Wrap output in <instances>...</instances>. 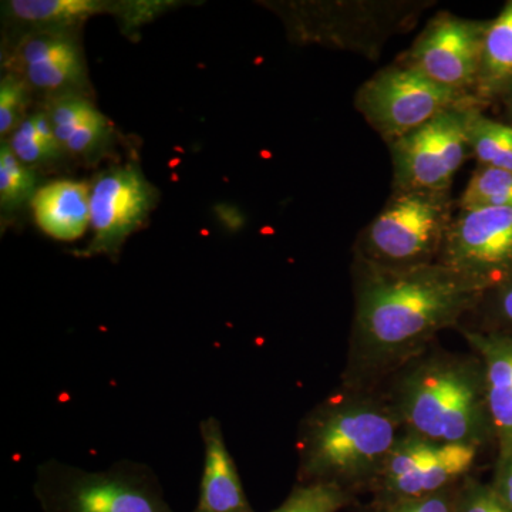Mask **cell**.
<instances>
[{
	"instance_id": "d4e9b609",
	"label": "cell",
	"mask_w": 512,
	"mask_h": 512,
	"mask_svg": "<svg viewBox=\"0 0 512 512\" xmlns=\"http://www.w3.org/2000/svg\"><path fill=\"white\" fill-rule=\"evenodd\" d=\"M6 143L12 153L29 167L55 160L60 154H64L59 144L46 140L36 130L32 116L23 120V123L10 134Z\"/></svg>"
},
{
	"instance_id": "ffe728a7",
	"label": "cell",
	"mask_w": 512,
	"mask_h": 512,
	"mask_svg": "<svg viewBox=\"0 0 512 512\" xmlns=\"http://www.w3.org/2000/svg\"><path fill=\"white\" fill-rule=\"evenodd\" d=\"M477 208H512V171L478 165L457 200V210Z\"/></svg>"
},
{
	"instance_id": "e0dca14e",
	"label": "cell",
	"mask_w": 512,
	"mask_h": 512,
	"mask_svg": "<svg viewBox=\"0 0 512 512\" xmlns=\"http://www.w3.org/2000/svg\"><path fill=\"white\" fill-rule=\"evenodd\" d=\"M512 80V0L490 20L484 36L483 56L474 100L480 109L501 100Z\"/></svg>"
},
{
	"instance_id": "7c38bea8",
	"label": "cell",
	"mask_w": 512,
	"mask_h": 512,
	"mask_svg": "<svg viewBox=\"0 0 512 512\" xmlns=\"http://www.w3.org/2000/svg\"><path fill=\"white\" fill-rule=\"evenodd\" d=\"M156 190L136 165L111 168L90 187L93 238L83 256H119L124 242L146 221Z\"/></svg>"
},
{
	"instance_id": "4dcf8cb0",
	"label": "cell",
	"mask_w": 512,
	"mask_h": 512,
	"mask_svg": "<svg viewBox=\"0 0 512 512\" xmlns=\"http://www.w3.org/2000/svg\"><path fill=\"white\" fill-rule=\"evenodd\" d=\"M501 103L504 104L505 111H507V116L510 117L512 121V80L510 84H508L507 89L501 97Z\"/></svg>"
},
{
	"instance_id": "4fadbf2b",
	"label": "cell",
	"mask_w": 512,
	"mask_h": 512,
	"mask_svg": "<svg viewBox=\"0 0 512 512\" xmlns=\"http://www.w3.org/2000/svg\"><path fill=\"white\" fill-rule=\"evenodd\" d=\"M9 72L40 92L77 93L87 80L79 43L69 30H32L19 40L6 62Z\"/></svg>"
},
{
	"instance_id": "603a6c76",
	"label": "cell",
	"mask_w": 512,
	"mask_h": 512,
	"mask_svg": "<svg viewBox=\"0 0 512 512\" xmlns=\"http://www.w3.org/2000/svg\"><path fill=\"white\" fill-rule=\"evenodd\" d=\"M350 500L349 491L332 484H299L272 512H338Z\"/></svg>"
},
{
	"instance_id": "cb8c5ba5",
	"label": "cell",
	"mask_w": 512,
	"mask_h": 512,
	"mask_svg": "<svg viewBox=\"0 0 512 512\" xmlns=\"http://www.w3.org/2000/svg\"><path fill=\"white\" fill-rule=\"evenodd\" d=\"M470 315L478 318L476 330L512 333V278L481 296Z\"/></svg>"
},
{
	"instance_id": "8fae6325",
	"label": "cell",
	"mask_w": 512,
	"mask_h": 512,
	"mask_svg": "<svg viewBox=\"0 0 512 512\" xmlns=\"http://www.w3.org/2000/svg\"><path fill=\"white\" fill-rule=\"evenodd\" d=\"M488 23L490 20L437 13L399 62L447 89L474 99Z\"/></svg>"
},
{
	"instance_id": "d6986e66",
	"label": "cell",
	"mask_w": 512,
	"mask_h": 512,
	"mask_svg": "<svg viewBox=\"0 0 512 512\" xmlns=\"http://www.w3.org/2000/svg\"><path fill=\"white\" fill-rule=\"evenodd\" d=\"M467 137L478 165L512 171V124L490 119L484 110L471 107L467 117Z\"/></svg>"
},
{
	"instance_id": "4316f807",
	"label": "cell",
	"mask_w": 512,
	"mask_h": 512,
	"mask_svg": "<svg viewBox=\"0 0 512 512\" xmlns=\"http://www.w3.org/2000/svg\"><path fill=\"white\" fill-rule=\"evenodd\" d=\"M456 512H512L493 484L481 483L473 476L458 485Z\"/></svg>"
},
{
	"instance_id": "83f0119b",
	"label": "cell",
	"mask_w": 512,
	"mask_h": 512,
	"mask_svg": "<svg viewBox=\"0 0 512 512\" xmlns=\"http://www.w3.org/2000/svg\"><path fill=\"white\" fill-rule=\"evenodd\" d=\"M109 137V120L106 117L77 128L63 141L62 151L72 156H89Z\"/></svg>"
},
{
	"instance_id": "44dd1931",
	"label": "cell",
	"mask_w": 512,
	"mask_h": 512,
	"mask_svg": "<svg viewBox=\"0 0 512 512\" xmlns=\"http://www.w3.org/2000/svg\"><path fill=\"white\" fill-rule=\"evenodd\" d=\"M36 185L33 168L23 164L3 141L0 148V208L3 214H12L32 201L39 190Z\"/></svg>"
},
{
	"instance_id": "8992f818",
	"label": "cell",
	"mask_w": 512,
	"mask_h": 512,
	"mask_svg": "<svg viewBox=\"0 0 512 512\" xmlns=\"http://www.w3.org/2000/svg\"><path fill=\"white\" fill-rule=\"evenodd\" d=\"M430 0H335L291 3L286 23L295 39L377 60L393 36L407 32Z\"/></svg>"
},
{
	"instance_id": "30bf717a",
	"label": "cell",
	"mask_w": 512,
	"mask_h": 512,
	"mask_svg": "<svg viewBox=\"0 0 512 512\" xmlns=\"http://www.w3.org/2000/svg\"><path fill=\"white\" fill-rule=\"evenodd\" d=\"M440 264L484 293L512 278V208L457 210Z\"/></svg>"
},
{
	"instance_id": "484cf974",
	"label": "cell",
	"mask_w": 512,
	"mask_h": 512,
	"mask_svg": "<svg viewBox=\"0 0 512 512\" xmlns=\"http://www.w3.org/2000/svg\"><path fill=\"white\" fill-rule=\"evenodd\" d=\"M30 87L16 74L8 73L0 82V134L10 136L26 119Z\"/></svg>"
},
{
	"instance_id": "f1b7e54d",
	"label": "cell",
	"mask_w": 512,
	"mask_h": 512,
	"mask_svg": "<svg viewBox=\"0 0 512 512\" xmlns=\"http://www.w3.org/2000/svg\"><path fill=\"white\" fill-rule=\"evenodd\" d=\"M457 490L458 487L430 497L382 505L379 512H456Z\"/></svg>"
},
{
	"instance_id": "2e32d148",
	"label": "cell",
	"mask_w": 512,
	"mask_h": 512,
	"mask_svg": "<svg viewBox=\"0 0 512 512\" xmlns=\"http://www.w3.org/2000/svg\"><path fill=\"white\" fill-rule=\"evenodd\" d=\"M39 228L59 241L83 237L90 227V187L79 181H53L30 201Z\"/></svg>"
},
{
	"instance_id": "ba28073f",
	"label": "cell",
	"mask_w": 512,
	"mask_h": 512,
	"mask_svg": "<svg viewBox=\"0 0 512 512\" xmlns=\"http://www.w3.org/2000/svg\"><path fill=\"white\" fill-rule=\"evenodd\" d=\"M471 107L443 111L387 144L392 156L393 191H451L458 170L473 157L467 137Z\"/></svg>"
},
{
	"instance_id": "6da1fadb",
	"label": "cell",
	"mask_w": 512,
	"mask_h": 512,
	"mask_svg": "<svg viewBox=\"0 0 512 512\" xmlns=\"http://www.w3.org/2000/svg\"><path fill=\"white\" fill-rule=\"evenodd\" d=\"M355 318L345 386L375 389L424 355L441 330L470 315L483 293L436 264L384 268L355 259Z\"/></svg>"
},
{
	"instance_id": "277c9868",
	"label": "cell",
	"mask_w": 512,
	"mask_h": 512,
	"mask_svg": "<svg viewBox=\"0 0 512 512\" xmlns=\"http://www.w3.org/2000/svg\"><path fill=\"white\" fill-rule=\"evenodd\" d=\"M456 207L451 191H393L360 232L355 259L394 269L436 264Z\"/></svg>"
},
{
	"instance_id": "7a4b0ae2",
	"label": "cell",
	"mask_w": 512,
	"mask_h": 512,
	"mask_svg": "<svg viewBox=\"0 0 512 512\" xmlns=\"http://www.w3.org/2000/svg\"><path fill=\"white\" fill-rule=\"evenodd\" d=\"M404 433L387 394L343 384L306 414L298 434L301 484L372 485Z\"/></svg>"
},
{
	"instance_id": "9c48e42d",
	"label": "cell",
	"mask_w": 512,
	"mask_h": 512,
	"mask_svg": "<svg viewBox=\"0 0 512 512\" xmlns=\"http://www.w3.org/2000/svg\"><path fill=\"white\" fill-rule=\"evenodd\" d=\"M481 451L467 444L436 443L404 431L370 487L382 505L440 494L471 476Z\"/></svg>"
},
{
	"instance_id": "7402d4cb",
	"label": "cell",
	"mask_w": 512,
	"mask_h": 512,
	"mask_svg": "<svg viewBox=\"0 0 512 512\" xmlns=\"http://www.w3.org/2000/svg\"><path fill=\"white\" fill-rule=\"evenodd\" d=\"M45 113L52 123L60 148H62L63 141L77 128L87 126V124L104 117L93 106L92 101L87 100L79 93L57 94L50 99Z\"/></svg>"
},
{
	"instance_id": "52a82bcc",
	"label": "cell",
	"mask_w": 512,
	"mask_h": 512,
	"mask_svg": "<svg viewBox=\"0 0 512 512\" xmlns=\"http://www.w3.org/2000/svg\"><path fill=\"white\" fill-rule=\"evenodd\" d=\"M457 106L478 107L473 97L447 89L402 62L373 74L355 94L357 113L387 144Z\"/></svg>"
},
{
	"instance_id": "ac0fdd59",
	"label": "cell",
	"mask_w": 512,
	"mask_h": 512,
	"mask_svg": "<svg viewBox=\"0 0 512 512\" xmlns=\"http://www.w3.org/2000/svg\"><path fill=\"white\" fill-rule=\"evenodd\" d=\"M9 18L33 30L72 29L77 23L101 13L123 15L127 3L101 0H10L3 3Z\"/></svg>"
},
{
	"instance_id": "5b68a950",
	"label": "cell",
	"mask_w": 512,
	"mask_h": 512,
	"mask_svg": "<svg viewBox=\"0 0 512 512\" xmlns=\"http://www.w3.org/2000/svg\"><path fill=\"white\" fill-rule=\"evenodd\" d=\"M33 493L43 512H174L156 473L136 461L99 471L45 461Z\"/></svg>"
},
{
	"instance_id": "f546056e",
	"label": "cell",
	"mask_w": 512,
	"mask_h": 512,
	"mask_svg": "<svg viewBox=\"0 0 512 512\" xmlns=\"http://www.w3.org/2000/svg\"><path fill=\"white\" fill-rule=\"evenodd\" d=\"M493 487L512 508V453L497 456L493 478Z\"/></svg>"
},
{
	"instance_id": "9a60e30c",
	"label": "cell",
	"mask_w": 512,
	"mask_h": 512,
	"mask_svg": "<svg viewBox=\"0 0 512 512\" xmlns=\"http://www.w3.org/2000/svg\"><path fill=\"white\" fill-rule=\"evenodd\" d=\"M200 433L204 443V470L198 503L192 512H255L242 487L220 421L207 417L201 421Z\"/></svg>"
},
{
	"instance_id": "3957f363",
	"label": "cell",
	"mask_w": 512,
	"mask_h": 512,
	"mask_svg": "<svg viewBox=\"0 0 512 512\" xmlns=\"http://www.w3.org/2000/svg\"><path fill=\"white\" fill-rule=\"evenodd\" d=\"M406 433L436 443L495 444L483 363L476 353H424L387 394Z\"/></svg>"
},
{
	"instance_id": "5bb4252c",
	"label": "cell",
	"mask_w": 512,
	"mask_h": 512,
	"mask_svg": "<svg viewBox=\"0 0 512 512\" xmlns=\"http://www.w3.org/2000/svg\"><path fill=\"white\" fill-rule=\"evenodd\" d=\"M484 367L497 456L512 453V333L461 330Z\"/></svg>"
}]
</instances>
